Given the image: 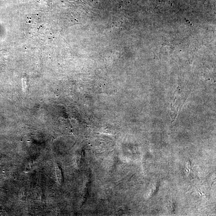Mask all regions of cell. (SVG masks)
Instances as JSON below:
<instances>
[{
  "instance_id": "obj_1",
  "label": "cell",
  "mask_w": 216,
  "mask_h": 216,
  "mask_svg": "<svg viewBox=\"0 0 216 216\" xmlns=\"http://www.w3.org/2000/svg\"><path fill=\"white\" fill-rule=\"evenodd\" d=\"M56 172L57 178L59 182H61V171L58 169L57 166H56Z\"/></svg>"
}]
</instances>
